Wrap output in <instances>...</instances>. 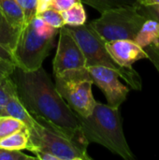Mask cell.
Masks as SVG:
<instances>
[{
	"mask_svg": "<svg viewBox=\"0 0 159 160\" xmlns=\"http://www.w3.org/2000/svg\"><path fill=\"white\" fill-rule=\"evenodd\" d=\"M0 115H1V113H0Z\"/></svg>",
	"mask_w": 159,
	"mask_h": 160,
	"instance_id": "31",
	"label": "cell"
},
{
	"mask_svg": "<svg viewBox=\"0 0 159 160\" xmlns=\"http://www.w3.org/2000/svg\"><path fill=\"white\" fill-rule=\"evenodd\" d=\"M2 115H9L22 121L28 128V130L33 129L37 124V121L30 114V112L21 101L18 95L12 96L9 98L3 110Z\"/></svg>",
	"mask_w": 159,
	"mask_h": 160,
	"instance_id": "11",
	"label": "cell"
},
{
	"mask_svg": "<svg viewBox=\"0 0 159 160\" xmlns=\"http://www.w3.org/2000/svg\"><path fill=\"white\" fill-rule=\"evenodd\" d=\"M146 20L138 7H123L101 13L99 18L89 24L105 42L116 39L135 40L137 33Z\"/></svg>",
	"mask_w": 159,
	"mask_h": 160,
	"instance_id": "5",
	"label": "cell"
},
{
	"mask_svg": "<svg viewBox=\"0 0 159 160\" xmlns=\"http://www.w3.org/2000/svg\"><path fill=\"white\" fill-rule=\"evenodd\" d=\"M80 0H52V8L56 10L62 12L67 8H69L71 6L76 4Z\"/></svg>",
	"mask_w": 159,
	"mask_h": 160,
	"instance_id": "26",
	"label": "cell"
},
{
	"mask_svg": "<svg viewBox=\"0 0 159 160\" xmlns=\"http://www.w3.org/2000/svg\"><path fill=\"white\" fill-rule=\"evenodd\" d=\"M0 12L18 30H21L25 24L23 11L17 0H0Z\"/></svg>",
	"mask_w": 159,
	"mask_h": 160,
	"instance_id": "12",
	"label": "cell"
},
{
	"mask_svg": "<svg viewBox=\"0 0 159 160\" xmlns=\"http://www.w3.org/2000/svg\"><path fill=\"white\" fill-rule=\"evenodd\" d=\"M37 16L43 19L48 24H50L51 26H52L56 29H60L61 27H63L65 25L62 13L53 8H48Z\"/></svg>",
	"mask_w": 159,
	"mask_h": 160,
	"instance_id": "20",
	"label": "cell"
},
{
	"mask_svg": "<svg viewBox=\"0 0 159 160\" xmlns=\"http://www.w3.org/2000/svg\"><path fill=\"white\" fill-rule=\"evenodd\" d=\"M67 26V25H66ZM82 49L86 62V68L102 66L115 70L134 90H142V81L140 74L133 68L120 67L112 58L106 49L104 39L92 28L89 23L80 26H67Z\"/></svg>",
	"mask_w": 159,
	"mask_h": 160,
	"instance_id": "3",
	"label": "cell"
},
{
	"mask_svg": "<svg viewBox=\"0 0 159 160\" xmlns=\"http://www.w3.org/2000/svg\"><path fill=\"white\" fill-rule=\"evenodd\" d=\"M93 82L104 94L108 105L119 108L127 99L129 93L127 86L119 81V74L106 67L92 66L87 68Z\"/></svg>",
	"mask_w": 159,
	"mask_h": 160,
	"instance_id": "9",
	"label": "cell"
},
{
	"mask_svg": "<svg viewBox=\"0 0 159 160\" xmlns=\"http://www.w3.org/2000/svg\"><path fill=\"white\" fill-rule=\"evenodd\" d=\"M17 2L23 11L25 23L31 22L36 17L37 0H17Z\"/></svg>",
	"mask_w": 159,
	"mask_h": 160,
	"instance_id": "21",
	"label": "cell"
},
{
	"mask_svg": "<svg viewBox=\"0 0 159 160\" xmlns=\"http://www.w3.org/2000/svg\"><path fill=\"white\" fill-rule=\"evenodd\" d=\"M55 88L69 108L80 117L91 114L97 103L93 95V80L87 68L54 75Z\"/></svg>",
	"mask_w": 159,
	"mask_h": 160,
	"instance_id": "4",
	"label": "cell"
},
{
	"mask_svg": "<svg viewBox=\"0 0 159 160\" xmlns=\"http://www.w3.org/2000/svg\"><path fill=\"white\" fill-rule=\"evenodd\" d=\"M65 25L67 26H80L86 22L87 15L84 7L81 1L71 6L69 8L61 12Z\"/></svg>",
	"mask_w": 159,
	"mask_h": 160,
	"instance_id": "16",
	"label": "cell"
},
{
	"mask_svg": "<svg viewBox=\"0 0 159 160\" xmlns=\"http://www.w3.org/2000/svg\"><path fill=\"white\" fill-rule=\"evenodd\" d=\"M86 68L84 54L78 42L64 25L59 29V40L57 50L52 61L53 74H61L67 70Z\"/></svg>",
	"mask_w": 159,
	"mask_h": 160,
	"instance_id": "8",
	"label": "cell"
},
{
	"mask_svg": "<svg viewBox=\"0 0 159 160\" xmlns=\"http://www.w3.org/2000/svg\"><path fill=\"white\" fill-rule=\"evenodd\" d=\"M20 30L13 27L0 12V44L11 52L16 45Z\"/></svg>",
	"mask_w": 159,
	"mask_h": 160,
	"instance_id": "17",
	"label": "cell"
},
{
	"mask_svg": "<svg viewBox=\"0 0 159 160\" xmlns=\"http://www.w3.org/2000/svg\"><path fill=\"white\" fill-rule=\"evenodd\" d=\"M82 3H84L98 12L103 13L105 11L123 8V7H139V0H80Z\"/></svg>",
	"mask_w": 159,
	"mask_h": 160,
	"instance_id": "15",
	"label": "cell"
},
{
	"mask_svg": "<svg viewBox=\"0 0 159 160\" xmlns=\"http://www.w3.org/2000/svg\"><path fill=\"white\" fill-rule=\"evenodd\" d=\"M134 41H136L143 49L152 44L157 43L159 41L158 22L152 19H147L137 33Z\"/></svg>",
	"mask_w": 159,
	"mask_h": 160,
	"instance_id": "13",
	"label": "cell"
},
{
	"mask_svg": "<svg viewBox=\"0 0 159 160\" xmlns=\"http://www.w3.org/2000/svg\"><path fill=\"white\" fill-rule=\"evenodd\" d=\"M13 74L18 96L30 114L42 126L87 150L89 143L77 114L60 96L46 70L41 67L23 71L16 67Z\"/></svg>",
	"mask_w": 159,
	"mask_h": 160,
	"instance_id": "1",
	"label": "cell"
},
{
	"mask_svg": "<svg viewBox=\"0 0 159 160\" xmlns=\"http://www.w3.org/2000/svg\"><path fill=\"white\" fill-rule=\"evenodd\" d=\"M0 58L14 63V58H13L12 52H11L8 49H7L6 47L2 46L1 44H0ZM14 64H15V63H14Z\"/></svg>",
	"mask_w": 159,
	"mask_h": 160,
	"instance_id": "29",
	"label": "cell"
},
{
	"mask_svg": "<svg viewBox=\"0 0 159 160\" xmlns=\"http://www.w3.org/2000/svg\"><path fill=\"white\" fill-rule=\"evenodd\" d=\"M26 127L22 121L9 115H0V140Z\"/></svg>",
	"mask_w": 159,
	"mask_h": 160,
	"instance_id": "19",
	"label": "cell"
},
{
	"mask_svg": "<svg viewBox=\"0 0 159 160\" xmlns=\"http://www.w3.org/2000/svg\"><path fill=\"white\" fill-rule=\"evenodd\" d=\"M51 8H52V0H37L36 16Z\"/></svg>",
	"mask_w": 159,
	"mask_h": 160,
	"instance_id": "28",
	"label": "cell"
},
{
	"mask_svg": "<svg viewBox=\"0 0 159 160\" xmlns=\"http://www.w3.org/2000/svg\"><path fill=\"white\" fill-rule=\"evenodd\" d=\"M32 153L35 154V157L39 160H58V158L52 154L41 149H35L32 151Z\"/></svg>",
	"mask_w": 159,
	"mask_h": 160,
	"instance_id": "27",
	"label": "cell"
},
{
	"mask_svg": "<svg viewBox=\"0 0 159 160\" xmlns=\"http://www.w3.org/2000/svg\"><path fill=\"white\" fill-rule=\"evenodd\" d=\"M18 95L16 83L11 76L0 79V113L2 115L3 110L12 96Z\"/></svg>",
	"mask_w": 159,
	"mask_h": 160,
	"instance_id": "18",
	"label": "cell"
},
{
	"mask_svg": "<svg viewBox=\"0 0 159 160\" xmlns=\"http://www.w3.org/2000/svg\"><path fill=\"white\" fill-rule=\"evenodd\" d=\"M29 143V130L24 128L0 140V148L7 150H23Z\"/></svg>",
	"mask_w": 159,
	"mask_h": 160,
	"instance_id": "14",
	"label": "cell"
},
{
	"mask_svg": "<svg viewBox=\"0 0 159 160\" xmlns=\"http://www.w3.org/2000/svg\"><path fill=\"white\" fill-rule=\"evenodd\" d=\"M78 119L88 143H98L124 159H134V155L123 130L119 108L97 101L89 116H78Z\"/></svg>",
	"mask_w": 159,
	"mask_h": 160,
	"instance_id": "2",
	"label": "cell"
},
{
	"mask_svg": "<svg viewBox=\"0 0 159 160\" xmlns=\"http://www.w3.org/2000/svg\"><path fill=\"white\" fill-rule=\"evenodd\" d=\"M145 51L149 55V59L152 61V63L154 64L155 68L159 73V41L156 44H152L145 48Z\"/></svg>",
	"mask_w": 159,
	"mask_h": 160,
	"instance_id": "25",
	"label": "cell"
},
{
	"mask_svg": "<svg viewBox=\"0 0 159 160\" xmlns=\"http://www.w3.org/2000/svg\"><path fill=\"white\" fill-rule=\"evenodd\" d=\"M139 11L147 19H152L159 22V4L155 5H139Z\"/></svg>",
	"mask_w": 159,
	"mask_h": 160,
	"instance_id": "23",
	"label": "cell"
},
{
	"mask_svg": "<svg viewBox=\"0 0 159 160\" xmlns=\"http://www.w3.org/2000/svg\"><path fill=\"white\" fill-rule=\"evenodd\" d=\"M112 58L122 68H131L133 64L142 59H149L145 49L130 39H116L105 42Z\"/></svg>",
	"mask_w": 159,
	"mask_h": 160,
	"instance_id": "10",
	"label": "cell"
},
{
	"mask_svg": "<svg viewBox=\"0 0 159 160\" xmlns=\"http://www.w3.org/2000/svg\"><path fill=\"white\" fill-rule=\"evenodd\" d=\"M36 157H31L22 153L20 150H7L0 148V160H35Z\"/></svg>",
	"mask_w": 159,
	"mask_h": 160,
	"instance_id": "22",
	"label": "cell"
},
{
	"mask_svg": "<svg viewBox=\"0 0 159 160\" xmlns=\"http://www.w3.org/2000/svg\"><path fill=\"white\" fill-rule=\"evenodd\" d=\"M141 5H155L159 4V0H139Z\"/></svg>",
	"mask_w": 159,
	"mask_h": 160,
	"instance_id": "30",
	"label": "cell"
},
{
	"mask_svg": "<svg viewBox=\"0 0 159 160\" xmlns=\"http://www.w3.org/2000/svg\"><path fill=\"white\" fill-rule=\"evenodd\" d=\"M15 69L16 65L13 62L0 58V79L13 75Z\"/></svg>",
	"mask_w": 159,
	"mask_h": 160,
	"instance_id": "24",
	"label": "cell"
},
{
	"mask_svg": "<svg viewBox=\"0 0 159 160\" xmlns=\"http://www.w3.org/2000/svg\"><path fill=\"white\" fill-rule=\"evenodd\" d=\"M55 38L38 34L31 22L20 30L16 45L12 51L16 67L23 71L37 70L49 55Z\"/></svg>",
	"mask_w": 159,
	"mask_h": 160,
	"instance_id": "6",
	"label": "cell"
},
{
	"mask_svg": "<svg viewBox=\"0 0 159 160\" xmlns=\"http://www.w3.org/2000/svg\"><path fill=\"white\" fill-rule=\"evenodd\" d=\"M27 150L41 149L47 151L58 160H91L87 150L80 147L69 139L49 129L37 122L35 128L29 130V143Z\"/></svg>",
	"mask_w": 159,
	"mask_h": 160,
	"instance_id": "7",
	"label": "cell"
}]
</instances>
